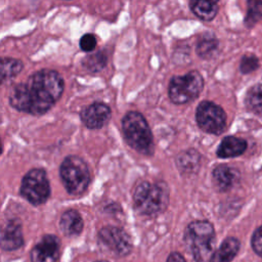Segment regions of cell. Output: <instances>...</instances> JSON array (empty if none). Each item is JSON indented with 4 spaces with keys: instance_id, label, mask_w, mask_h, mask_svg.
<instances>
[{
    "instance_id": "22",
    "label": "cell",
    "mask_w": 262,
    "mask_h": 262,
    "mask_svg": "<svg viewBox=\"0 0 262 262\" xmlns=\"http://www.w3.org/2000/svg\"><path fill=\"white\" fill-rule=\"evenodd\" d=\"M84 66L91 72H98L106 64V55L102 52H96L88 55L84 61Z\"/></svg>"
},
{
    "instance_id": "7",
    "label": "cell",
    "mask_w": 262,
    "mask_h": 262,
    "mask_svg": "<svg viewBox=\"0 0 262 262\" xmlns=\"http://www.w3.org/2000/svg\"><path fill=\"white\" fill-rule=\"evenodd\" d=\"M21 195L33 205H41L50 194V185L46 172L42 169H32L23 178Z\"/></svg>"
},
{
    "instance_id": "2",
    "label": "cell",
    "mask_w": 262,
    "mask_h": 262,
    "mask_svg": "<svg viewBox=\"0 0 262 262\" xmlns=\"http://www.w3.org/2000/svg\"><path fill=\"white\" fill-rule=\"evenodd\" d=\"M185 245L196 262L206 261L212 254L215 230L208 221H193L185 229Z\"/></svg>"
},
{
    "instance_id": "9",
    "label": "cell",
    "mask_w": 262,
    "mask_h": 262,
    "mask_svg": "<svg viewBox=\"0 0 262 262\" xmlns=\"http://www.w3.org/2000/svg\"><path fill=\"white\" fill-rule=\"evenodd\" d=\"M99 239L113 253L125 256L131 251V239L127 232L119 227L106 226L99 230Z\"/></svg>"
},
{
    "instance_id": "14",
    "label": "cell",
    "mask_w": 262,
    "mask_h": 262,
    "mask_svg": "<svg viewBox=\"0 0 262 262\" xmlns=\"http://www.w3.org/2000/svg\"><path fill=\"white\" fill-rule=\"evenodd\" d=\"M247 148V142L235 136L224 137L217 148V156L219 158H233L241 156Z\"/></svg>"
},
{
    "instance_id": "4",
    "label": "cell",
    "mask_w": 262,
    "mask_h": 262,
    "mask_svg": "<svg viewBox=\"0 0 262 262\" xmlns=\"http://www.w3.org/2000/svg\"><path fill=\"white\" fill-rule=\"evenodd\" d=\"M135 208L141 214L154 215L162 212L168 205L169 190L165 183L141 182L133 196Z\"/></svg>"
},
{
    "instance_id": "23",
    "label": "cell",
    "mask_w": 262,
    "mask_h": 262,
    "mask_svg": "<svg viewBox=\"0 0 262 262\" xmlns=\"http://www.w3.org/2000/svg\"><path fill=\"white\" fill-rule=\"evenodd\" d=\"M259 67V60L254 55H245L241 60V72L244 74L251 73Z\"/></svg>"
},
{
    "instance_id": "3",
    "label": "cell",
    "mask_w": 262,
    "mask_h": 262,
    "mask_svg": "<svg viewBox=\"0 0 262 262\" xmlns=\"http://www.w3.org/2000/svg\"><path fill=\"white\" fill-rule=\"evenodd\" d=\"M122 129L127 143L135 150L151 155L154 152V138L144 117L137 112L127 113L122 120Z\"/></svg>"
},
{
    "instance_id": "15",
    "label": "cell",
    "mask_w": 262,
    "mask_h": 262,
    "mask_svg": "<svg viewBox=\"0 0 262 262\" xmlns=\"http://www.w3.org/2000/svg\"><path fill=\"white\" fill-rule=\"evenodd\" d=\"M219 0H189L191 11L203 20H212L219 9Z\"/></svg>"
},
{
    "instance_id": "6",
    "label": "cell",
    "mask_w": 262,
    "mask_h": 262,
    "mask_svg": "<svg viewBox=\"0 0 262 262\" xmlns=\"http://www.w3.org/2000/svg\"><path fill=\"white\" fill-rule=\"evenodd\" d=\"M204 88V79L198 71H191L182 76H175L169 84V97L176 104L194 100Z\"/></svg>"
},
{
    "instance_id": "26",
    "label": "cell",
    "mask_w": 262,
    "mask_h": 262,
    "mask_svg": "<svg viewBox=\"0 0 262 262\" xmlns=\"http://www.w3.org/2000/svg\"><path fill=\"white\" fill-rule=\"evenodd\" d=\"M167 262H186L182 255L179 253H171L167 259Z\"/></svg>"
},
{
    "instance_id": "8",
    "label": "cell",
    "mask_w": 262,
    "mask_h": 262,
    "mask_svg": "<svg viewBox=\"0 0 262 262\" xmlns=\"http://www.w3.org/2000/svg\"><path fill=\"white\" fill-rule=\"evenodd\" d=\"M199 127L207 133L219 135L226 127V114L221 106L212 101H202L195 111Z\"/></svg>"
},
{
    "instance_id": "12",
    "label": "cell",
    "mask_w": 262,
    "mask_h": 262,
    "mask_svg": "<svg viewBox=\"0 0 262 262\" xmlns=\"http://www.w3.org/2000/svg\"><path fill=\"white\" fill-rule=\"evenodd\" d=\"M24 243L21 227L18 221L10 220L2 229L1 246L3 250L12 251L18 249Z\"/></svg>"
},
{
    "instance_id": "21",
    "label": "cell",
    "mask_w": 262,
    "mask_h": 262,
    "mask_svg": "<svg viewBox=\"0 0 262 262\" xmlns=\"http://www.w3.org/2000/svg\"><path fill=\"white\" fill-rule=\"evenodd\" d=\"M262 18V0H248V10L246 16V25L248 27L254 26Z\"/></svg>"
},
{
    "instance_id": "17",
    "label": "cell",
    "mask_w": 262,
    "mask_h": 262,
    "mask_svg": "<svg viewBox=\"0 0 262 262\" xmlns=\"http://www.w3.org/2000/svg\"><path fill=\"white\" fill-rule=\"evenodd\" d=\"M59 226L66 235H77L83 228V220L77 211L69 210L62 214Z\"/></svg>"
},
{
    "instance_id": "11",
    "label": "cell",
    "mask_w": 262,
    "mask_h": 262,
    "mask_svg": "<svg viewBox=\"0 0 262 262\" xmlns=\"http://www.w3.org/2000/svg\"><path fill=\"white\" fill-rule=\"evenodd\" d=\"M111 108L102 102H94L84 107L80 114L84 125L90 129H100L111 119Z\"/></svg>"
},
{
    "instance_id": "13",
    "label": "cell",
    "mask_w": 262,
    "mask_h": 262,
    "mask_svg": "<svg viewBox=\"0 0 262 262\" xmlns=\"http://www.w3.org/2000/svg\"><path fill=\"white\" fill-rule=\"evenodd\" d=\"M238 179V171L235 168L226 165H220L213 171V181L216 187L221 191H225L233 187Z\"/></svg>"
},
{
    "instance_id": "10",
    "label": "cell",
    "mask_w": 262,
    "mask_h": 262,
    "mask_svg": "<svg viewBox=\"0 0 262 262\" xmlns=\"http://www.w3.org/2000/svg\"><path fill=\"white\" fill-rule=\"evenodd\" d=\"M60 242L52 234L44 235L31 251L32 262H56L59 256Z\"/></svg>"
},
{
    "instance_id": "5",
    "label": "cell",
    "mask_w": 262,
    "mask_h": 262,
    "mask_svg": "<svg viewBox=\"0 0 262 262\" xmlns=\"http://www.w3.org/2000/svg\"><path fill=\"white\" fill-rule=\"evenodd\" d=\"M61 180L72 194H81L90 182V174L85 161L77 156L67 157L59 169Z\"/></svg>"
},
{
    "instance_id": "25",
    "label": "cell",
    "mask_w": 262,
    "mask_h": 262,
    "mask_svg": "<svg viewBox=\"0 0 262 262\" xmlns=\"http://www.w3.org/2000/svg\"><path fill=\"white\" fill-rule=\"evenodd\" d=\"M252 247L255 253L262 257V225L256 229L252 236Z\"/></svg>"
},
{
    "instance_id": "24",
    "label": "cell",
    "mask_w": 262,
    "mask_h": 262,
    "mask_svg": "<svg viewBox=\"0 0 262 262\" xmlns=\"http://www.w3.org/2000/svg\"><path fill=\"white\" fill-rule=\"evenodd\" d=\"M96 38L93 34H85L80 39V48L85 52H91L96 47Z\"/></svg>"
},
{
    "instance_id": "20",
    "label": "cell",
    "mask_w": 262,
    "mask_h": 262,
    "mask_svg": "<svg viewBox=\"0 0 262 262\" xmlns=\"http://www.w3.org/2000/svg\"><path fill=\"white\" fill-rule=\"evenodd\" d=\"M218 48V41L214 36L203 37L198 45L196 52L202 58H211Z\"/></svg>"
},
{
    "instance_id": "1",
    "label": "cell",
    "mask_w": 262,
    "mask_h": 262,
    "mask_svg": "<svg viewBox=\"0 0 262 262\" xmlns=\"http://www.w3.org/2000/svg\"><path fill=\"white\" fill-rule=\"evenodd\" d=\"M63 79L52 70H40L27 82L14 85L8 95L9 103L19 112L42 115L48 112L63 92Z\"/></svg>"
},
{
    "instance_id": "16",
    "label": "cell",
    "mask_w": 262,
    "mask_h": 262,
    "mask_svg": "<svg viewBox=\"0 0 262 262\" xmlns=\"http://www.w3.org/2000/svg\"><path fill=\"white\" fill-rule=\"evenodd\" d=\"M239 250V242L235 237H227L211 256L210 262H230Z\"/></svg>"
},
{
    "instance_id": "27",
    "label": "cell",
    "mask_w": 262,
    "mask_h": 262,
    "mask_svg": "<svg viewBox=\"0 0 262 262\" xmlns=\"http://www.w3.org/2000/svg\"><path fill=\"white\" fill-rule=\"evenodd\" d=\"M96 262H107V261H103V260H102V261H96Z\"/></svg>"
},
{
    "instance_id": "19",
    "label": "cell",
    "mask_w": 262,
    "mask_h": 262,
    "mask_svg": "<svg viewBox=\"0 0 262 262\" xmlns=\"http://www.w3.org/2000/svg\"><path fill=\"white\" fill-rule=\"evenodd\" d=\"M23 62L19 59L5 57L1 59V80L5 82L8 79L16 76L23 70Z\"/></svg>"
},
{
    "instance_id": "18",
    "label": "cell",
    "mask_w": 262,
    "mask_h": 262,
    "mask_svg": "<svg viewBox=\"0 0 262 262\" xmlns=\"http://www.w3.org/2000/svg\"><path fill=\"white\" fill-rule=\"evenodd\" d=\"M245 103L248 110L254 113H262V83L254 85L249 89Z\"/></svg>"
}]
</instances>
